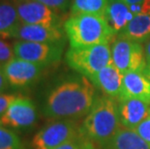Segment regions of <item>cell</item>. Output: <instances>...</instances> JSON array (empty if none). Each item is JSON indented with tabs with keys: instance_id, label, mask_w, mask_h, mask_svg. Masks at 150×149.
I'll return each mask as SVG.
<instances>
[{
	"instance_id": "1",
	"label": "cell",
	"mask_w": 150,
	"mask_h": 149,
	"mask_svg": "<svg viewBox=\"0 0 150 149\" xmlns=\"http://www.w3.org/2000/svg\"><path fill=\"white\" fill-rule=\"evenodd\" d=\"M96 99L95 86L87 78H65L46 92L42 101V112L52 120H78L86 116Z\"/></svg>"
},
{
	"instance_id": "2",
	"label": "cell",
	"mask_w": 150,
	"mask_h": 149,
	"mask_svg": "<svg viewBox=\"0 0 150 149\" xmlns=\"http://www.w3.org/2000/svg\"><path fill=\"white\" fill-rule=\"evenodd\" d=\"M118 101L107 96L97 97L91 109L81 123L79 134L104 148L120 129Z\"/></svg>"
},
{
	"instance_id": "3",
	"label": "cell",
	"mask_w": 150,
	"mask_h": 149,
	"mask_svg": "<svg viewBox=\"0 0 150 149\" xmlns=\"http://www.w3.org/2000/svg\"><path fill=\"white\" fill-rule=\"evenodd\" d=\"M70 47H82L110 44L115 32L105 16L72 15L64 23Z\"/></svg>"
},
{
	"instance_id": "4",
	"label": "cell",
	"mask_w": 150,
	"mask_h": 149,
	"mask_svg": "<svg viewBox=\"0 0 150 149\" xmlns=\"http://www.w3.org/2000/svg\"><path fill=\"white\" fill-rule=\"evenodd\" d=\"M66 62L70 68L90 78L111 63L110 44L82 47H70L66 52Z\"/></svg>"
},
{
	"instance_id": "5",
	"label": "cell",
	"mask_w": 150,
	"mask_h": 149,
	"mask_svg": "<svg viewBox=\"0 0 150 149\" xmlns=\"http://www.w3.org/2000/svg\"><path fill=\"white\" fill-rule=\"evenodd\" d=\"M81 123L75 119H53L36 133L30 149H55L79 136Z\"/></svg>"
},
{
	"instance_id": "6",
	"label": "cell",
	"mask_w": 150,
	"mask_h": 149,
	"mask_svg": "<svg viewBox=\"0 0 150 149\" xmlns=\"http://www.w3.org/2000/svg\"><path fill=\"white\" fill-rule=\"evenodd\" d=\"M111 63L122 73H143L146 60L142 44L118 36L111 42Z\"/></svg>"
},
{
	"instance_id": "7",
	"label": "cell",
	"mask_w": 150,
	"mask_h": 149,
	"mask_svg": "<svg viewBox=\"0 0 150 149\" xmlns=\"http://www.w3.org/2000/svg\"><path fill=\"white\" fill-rule=\"evenodd\" d=\"M46 66L14 57L3 65L9 90L21 92L33 86L46 71Z\"/></svg>"
},
{
	"instance_id": "8",
	"label": "cell",
	"mask_w": 150,
	"mask_h": 149,
	"mask_svg": "<svg viewBox=\"0 0 150 149\" xmlns=\"http://www.w3.org/2000/svg\"><path fill=\"white\" fill-rule=\"evenodd\" d=\"M65 43H36L17 41L13 45L15 57L46 67L58 63L64 52Z\"/></svg>"
},
{
	"instance_id": "9",
	"label": "cell",
	"mask_w": 150,
	"mask_h": 149,
	"mask_svg": "<svg viewBox=\"0 0 150 149\" xmlns=\"http://www.w3.org/2000/svg\"><path fill=\"white\" fill-rule=\"evenodd\" d=\"M38 109L28 97L18 95L0 116V126L14 132L26 131L36 124Z\"/></svg>"
},
{
	"instance_id": "10",
	"label": "cell",
	"mask_w": 150,
	"mask_h": 149,
	"mask_svg": "<svg viewBox=\"0 0 150 149\" xmlns=\"http://www.w3.org/2000/svg\"><path fill=\"white\" fill-rule=\"evenodd\" d=\"M14 2L21 23L62 26L59 16L49 6L37 0H18Z\"/></svg>"
},
{
	"instance_id": "11",
	"label": "cell",
	"mask_w": 150,
	"mask_h": 149,
	"mask_svg": "<svg viewBox=\"0 0 150 149\" xmlns=\"http://www.w3.org/2000/svg\"><path fill=\"white\" fill-rule=\"evenodd\" d=\"M66 33L62 26L23 24L18 28L15 39L36 43H65Z\"/></svg>"
},
{
	"instance_id": "12",
	"label": "cell",
	"mask_w": 150,
	"mask_h": 149,
	"mask_svg": "<svg viewBox=\"0 0 150 149\" xmlns=\"http://www.w3.org/2000/svg\"><path fill=\"white\" fill-rule=\"evenodd\" d=\"M123 78L124 74L110 63L88 80L95 87L102 91L104 96L119 101L122 91Z\"/></svg>"
},
{
	"instance_id": "13",
	"label": "cell",
	"mask_w": 150,
	"mask_h": 149,
	"mask_svg": "<svg viewBox=\"0 0 150 149\" xmlns=\"http://www.w3.org/2000/svg\"><path fill=\"white\" fill-rule=\"evenodd\" d=\"M120 124L124 128L134 130L150 113V104L136 99L118 101Z\"/></svg>"
},
{
	"instance_id": "14",
	"label": "cell",
	"mask_w": 150,
	"mask_h": 149,
	"mask_svg": "<svg viewBox=\"0 0 150 149\" xmlns=\"http://www.w3.org/2000/svg\"><path fill=\"white\" fill-rule=\"evenodd\" d=\"M124 99H136L150 104V80L143 73L124 74L119 101Z\"/></svg>"
},
{
	"instance_id": "15",
	"label": "cell",
	"mask_w": 150,
	"mask_h": 149,
	"mask_svg": "<svg viewBox=\"0 0 150 149\" xmlns=\"http://www.w3.org/2000/svg\"><path fill=\"white\" fill-rule=\"evenodd\" d=\"M21 24L15 2L13 0L0 1V38L15 39Z\"/></svg>"
},
{
	"instance_id": "16",
	"label": "cell",
	"mask_w": 150,
	"mask_h": 149,
	"mask_svg": "<svg viewBox=\"0 0 150 149\" xmlns=\"http://www.w3.org/2000/svg\"><path fill=\"white\" fill-rule=\"evenodd\" d=\"M135 17L130 10V6L122 0H110L106 11V18L108 23L115 32L119 34Z\"/></svg>"
},
{
	"instance_id": "17",
	"label": "cell",
	"mask_w": 150,
	"mask_h": 149,
	"mask_svg": "<svg viewBox=\"0 0 150 149\" xmlns=\"http://www.w3.org/2000/svg\"><path fill=\"white\" fill-rule=\"evenodd\" d=\"M103 149H150V146L134 130L121 126Z\"/></svg>"
},
{
	"instance_id": "18",
	"label": "cell",
	"mask_w": 150,
	"mask_h": 149,
	"mask_svg": "<svg viewBox=\"0 0 150 149\" xmlns=\"http://www.w3.org/2000/svg\"><path fill=\"white\" fill-rule=\"evenodd\" d=\"M118 35L134 42L144 44L150 39V16H135Z\"/></svg>"
},
{
	"instance_id": "19",
	"label": "cell",
	"mask_w": 150,
	"mask_h": 149,
	"mask_svg": "<svg viewBox=\"0 0 150 149\" xmlns=\"http://www.w3.org/2000/svg\"><path fill=\"white\" fill-rule=\"evenodd\" d=\"M110 0H73L72 15H97L105 16Z\"/></svg>"
},
{
	"instance_id": "20",
	"label": "cell",
	"mask_w": 150,
	"mask_h": 149,
	"mask_svg": "<svg viewBox=\"0 0 150 149\" xmlns=\"http://www.w3.org/2000/svg\"><path fill=\"white\" fill-rule=\"evenodd\" d=\"M0 149H26L17 133L0 126Z\"/></svg>"
},
{
	"instance_id": "21",
	"label": "cell",
	"mask_w": 150,
	"mask_h": 149,
	"mask_svg": "<svg viewBox=\"0 0 150 149\" xmlns=\"http://www.w3.org/2000/svg\"><path fill=\"white\" fill-rule=\"evenodd\" d=\"M15 57L14 49L11 44L6 42L4 39L0 38V65H4L5 63L10 61Z\"/></svg>"
},
{
	"instance_id": "22",
	"label": "cell",
	"mask_w": 150,
	"mask_h": 149,
	"mask_svg": "<svg viewBox=\"0 0 150 149\" xmlns=\"http://www.w3.org/2000/svg\"><path fill=\"white\" fill-rule=\"evenodd\" d=\"M91 143V141L85 139L79 134V136H78L76 138L71 139L70 141L66 142V143L55 149H87Z\"/></svg>"
},
{
	"instance_id": "23",
	"label": "cell",
	"mask_w": 150,
	"mask_h": 149,
	"mask_svg": "<svg viewBox=\"0 0 150 149\" xmlns=\"http://www.w3.org/2000/svg\"><path fill=\"white\" fill-rule=\"evenodd\" d=\"M135 132L150 146V113L148 116L137 127Z\"/></svg>"
},
{
	"instance_id": "24",
	"label": "cell",
	"mask_w": 150,
	"mask_h": 149,
	"mask_svg": "<svg viewBox=\"0 0 150 149\" xmlns=\"http://www.w3.org/2000/svg\"><path fill=\"white\" fill-rule=\"evenodd\" d=\"M130 10L134 16L138 15H148L150 16V0H143V1L131 5Z\"/></svg>"
},
{
	"instance_id": "25",
	"label": "cell",
	"mask_w": 150,
	"mask_h": 149,
	"mask_svg": "<svg viewBox=\"0 0 150 149\" xmlns=\"http://www.w3.org/2000/svg\"><path fill=\"white\" fill-rule=\"evenodd\" d=\"M43 4L49 6L54 11H64L69 7L71 0H37Z\"/></svg>"
},
{
	"instance_id": "26",
	"label": "cell",
	"mask_w": 150,
	"mask_h": 149,
	"mask_svg": "<svg viewBox=\"0 0 150 149\" xmlns=\"http://www.w3.org/2000/svg\"><path fill=\"white\" fill-rule=\"evenodd\" d=\"M17 96L18 95L10 94V93L0 94V116L5 112V110L7 109L8 106Z\"/></svg>"
},
{
	"instance_id": "27",
	"label": "cell",
	"mask_w": 150,
	"mask_h": 149,
	"mask_svg": "<svg viewBox=\"0 0 150 149\" xmlns=\"http://www.w3.org/2000/svg\"><path fill=\"white\" fill-rule=\"evenodd\" d=\"M8 90L9 88L4 72H3V66L0 65V94H5Z\"/></svg>"
},
{
	"instance_id": "28",
	"label": "cell",
	"mask_w": 150,
	"mask_h": 149,
	"mask_svg": "<svg viewBox=\"0 0 150 149\" xmlns=\"http://www.w3.org/2000/svg\"><path fill=\"white\" fill-rule=\"evenodd\" d=\"M143 49H144V55L146 60V69L144 72H150V39L144 43Z\"/></svg>"
},
{
	"instance_id": "29",
	"label": "cell",
	"mask_w": 150,
	"mask_h": 149,
	"mask_svg": "<svg viewBox=\"0 0 150 149\" xmlns=\"http://www.w3.org/2000/svg\"><path fill=\"white\" fill-rule=\"evenodd\" d=\"M122 1L125 3V4L131 6V5H134V4H137V3L142 2V1H143V0H122Z\"/></svg>"
},
{
	"instance_id": "30",
	"label": "cell",
	"mask_w": 150,
	"mask_h": 149,
	"mask_svg": "<svg viewBox=\"0 0 150 149\" xmlns=\"http://www.w3.org/2000/svg\"><path fill=\"white\" fill-rule=\"evenodd\" d=\"M87 149H97V148H96V146H95L94 143H91L90 145H89V147Z\"/></svg>"
},
{
	"instance_id": "31",
	"label": "cell",
	"mask_w": 150,
	"mask_h": 149,
	"mask_svg": "<svg viewBox=\"0 0 150 149\" xmlns=\"http://www.w3.org/2000/svg\"><path fill=\"white\" fill-rule=\"evenodd\" d=\"M143 74H144V75L146 76V77H147V78H149V80H150V72H144Z\"/></svg>"
},
{
	"instance_id": "32",
	"label": "cell",
	"mask_w": 150,
	"mask_h": 149,
	"mask_svg": "<svg viewBox=\"0 0 150 149\" xmlns=\"http://www.w3.org/2000/svg\"><path fill=\"white\" fill-rule=\"evenodd\" d=\"M13 1H18V0H13Z\"/></svg>"
}]
</instances>
